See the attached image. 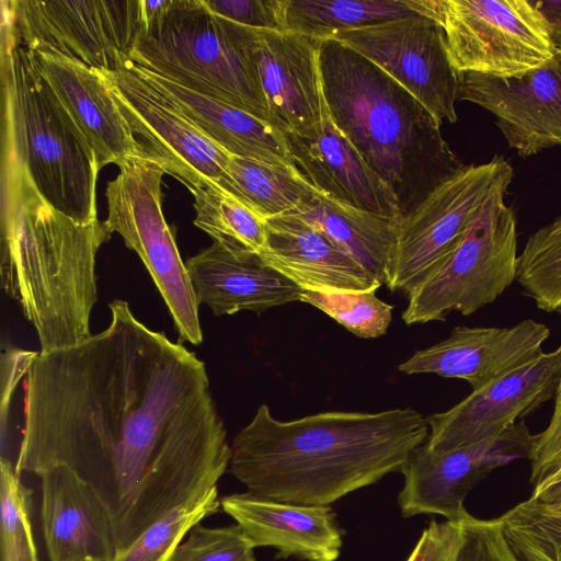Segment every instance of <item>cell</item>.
Segmentation results:
<instances>
[{
    "label": "cell",
    "instance_id": "603a6c76",
    "mask_svg": "<svg viewBox=\"0 0 561 561\" xmlns=\"http://www.w3.org/2000/svg\"><path fill=\"white\" fill-rule=\"evenodd\" d=\"M185 264L198 304L216 316L243 310L261 313L300 301L304 290L261 256L239 257L215 242Z\"/></svg>",
    "mask_w": 561,
    "mask_h": 561
},
{
    "label": "cell",
    "instance_id": "ba28073f",
    "mask_svg": "<svg viewBox=\"0 0 561 561\" xmlns=\"http://www.w3.org/2000/svg\"><path fill=\"white\" fill-rule=\"evenodd\" d=\"M118 168L106 187L105 221L144 262L171 313L179 343L198 345L203 342L199 304L174 231L162 213L161 184L167 171L148 154L130 158Z\"/></svg>",
    "mask_w": 561,
    "mask_h": 561
},
{
    "label": "cell",
    "instance_id": "8d00e7d4",
    "mask_svg": "<svg viewBox=\"0 0 561 561\" xmlns=\"http://www.w3.org/2000/svg\"><path fill=\"white\" fill-rule=\"evenodd\" d=\"M460 527L455 561H516L497 518L482 520L469 514Z\"/></svg>",
    "mask_w": 561,
    "mask_h": 561
},
{
    "label": "cell",
    "instance_id": "f546056e",
    "mask_svg": "<svg viewBox=\"0 0 561 561\" xmlns=\"http://www.w3.org/2000/svg\"><path fill=\"white\" fill-rule=\"evenodd\" d=\"M497 519L516 561H561V502L528 499Z\"/></svg>",
    "mask_w": 561,
    "mask_h": 561
},
{
    "label": "cell",
    "instance_id": "7a4b0ae2",
    "mask_svg": "<svg viewBox=\"0 0 561 561\" xmlns=\"http://www.w3.org/2000/svg\"><path fill=\"white\" fill-rule=\"evenodd\" d=\"M428 433L427 419L411 408L330 411L284 422L262 404L233 438L229 466L253 495L330 505L401 472Z\"/></svg>",
    "mask_w": 561,
    "mask_h": 561
},
{
    "label": "cell",
    "instance_id": "8992f818",
    "mask_svg": "<svg viewBox=\"0 0 561 561\" xmlns=\"http://www.w3.org/2000/svg\"><path fill=\"white\" fill-rule=\"evenodd\" d=\"M252 37V27L213 13L204 0H167L162 10L141 26L129 58L270 124Z\"/></svg>",
    "mask_w": 561,
    "mask_h": 561
},
{
    "label": "cell",
    "instance_id": "b9f144b4",
    "mask_svg": "<svg viewBox=\"0 0 561 561\" xmlns=\"http://www.w3.org/2000/svg\"><path fill=\"white\" fill-rule=\"evenodd\" d=\"M426 550V539L424 534L422 533L414 549L412 550L410 557L407 561H424Z\"/></svg>",
    "mask_w": 561,
    "mask_h": 561
},
{
    "label": "cell",
    "instance_id": "5bb4252c",
    "mask_svg": "<svg viewBox=\"0 0 561 561\" xmlns=\"http://www.w3.org/2000/svg\"><path fill=\"white\" fill-rule=\"evenodd\" d=\"M534 435L523 420L501 434L458 448L432 450L425 444L408 457L398 495L401 515H442L460 522L469 513L463 502L469 491L495 468L528 458Z\"/></svg>",
    "mask_w": 561,
    "mask_h": 561
},
{
    "label": "cell",
    "instance_id": "2e32d148",
    "mask_svg": "<svg viewBox=\"0 0 561 561\" xmlns=\"http://www.w3.org/2000/svg\"><path fill=\"white\" fill-rule=\"evenodd\" d=\"M457 101L493 114L507 145L522 158L561 146V64L554 57L512 77L460 73Z\"/></svg>",
    "mask_w": 561,
    "mask_h": 561
},
{
    "label": "cell",
    "instance_id": "9c48e42d",
    "mask_svg": "<svg viewBox=\"0 0 561 561\" xmlns=\"http://www.w3.org/2000/svg\"><path fill=\"white\" fill-rule=\"evenodd\" d=\"M436 21L459 73L522 75L553 59L547 23L531 0H413Z\"/></svg>",
    "mask_w": 561,
    "mask_h": 561
},
{
    "label": "cell",
    "instance_id": "e0dca14e",
    "mask_svg": "<svg viewBox=\"0 0 561 561\" xmlns=\"http://www.w3.org/2000/svg\"><path fill=\"white\" fill-rule=\"evenodd\" d=\"M320 44L298 32L253 28L252 55L270 124L284 135L312 137L321 127L325 99Z\"/></svg>",
    "mask_w": 561,
    "mask_h": 561
},
{
    "label": "cell",
    "instance_id": "30bf717a",
    "mask_svg": "<svg viewBox=\"0 0 561 561\" xmlns=\"http://www.w3.org/2000/svg\"><path fill=\"white\" fill-rule=\"evenodd\" d=\"M513 168L502 156L469 164L400 219L387 287L409 295L456 247L480 208L508 188Z\"/></svg>",
    "mask_w": 561,
    "mask_h": 561
},
{
    "label": "cell",
    "instance_id": "277c9868",
    "mask_svg": "<svg viewBox=\"0 0 561 561\" xmlns=\"http://www.w3.org/2000/svg\"><path fill=\"white\" fill-rule=\"evenodd\" d=\"M322 89L341 133L397 199L401 218L466 164L440 123L367 58L329 38L319 47Z\"/></svg>",
    "mask_w": 561,
    "mask_h": 561
},
{
    "label": "cell",
    "instance_id": "44dd1931",
    "mask_svg": "<svg viewBox=\"0 0 561 561\" xmlns=\"http://www.w3.org/2000/svg\"><path fill=\"white\" fill-rule=\"evenodd\" d=\"M34 54L43 73L92 145L100 169L110 163L119 167L130 158L147 156L102 71L55 53Z\"/></svg>",
    "mask_w": 561,
    "mask_h": 561
},
{
    "label": "cell",
    "instance_id": "6da1fadb",
    "mask_svg": "<svg viewBox=\"0 0 561 561\" xmlns=\"http://www.w3.org/2000/svg\"><path fill=\"white\" fill-rule=\"evenodd\" d=\"M84 342L39 353L24 380L18 474L64 465L105 506L116 550L217 488L231 446L205 364L127 301Z\"/></svg>",
    "mask_w": 561,
    "mask_h": 561
},
{
    "label": "cell",
    "instance_id": "f1b7e54d",
    "mask_svg": "<svg viewBox=\"0 0 561 561\" xmlns=\"http://www.w3.org/2000/svg\"><path fill=\"white\" fill-rule=\"evenodd\" d=\"M187 188L194 197L196 227L236 256L261 255L266 219L213 183Z\"/></svg>",
    "mask_w": 561,
    "mask_h": 561
},
{
    "label": "cell",
    "instance_id": "4dcf8cb0",
    "mask_svg": "<svg viewBox=\"0 0 561 561\" xmlns=\"http://www.w3.org/2000/svg\"><path fill=\"white\" fill-rule=\"evenodd\" d=\"M515 280L537 308L561 313V215L528 238Z\"/></svg>",
    "mask_w": 561,
    "mask_h": 561
},
{
    "label": "cell",
    "instance_id": "9a60e30c",
    "mask_svg": "<svg viewBox=\"0 0 561 561\" xmlns=\"http://www.w3.org/2000/svg\"><path fill=\"white\" fill-rule=\"evenodd\" d=\"M561 382V345L472 390L447 411L427 416L425 446L448 450L494 437L554 398Z\"/></svg>",
    "mask_w": 561,
    "mask_h": 561
},
{
    "label": "cell",
    "instance_id": "83f0119b",
    "mask_svg": "<svg viewBox=\"0 0 561 561\" xmlns=\"http://www.w3.org/2000/svg\"><path fill=\"white\" fill-rule=\"evenodd\" d=\"M413 0H287L286 30L329 39L345 30L417 16Z\"/></svg>",
    "mask_w": 561,
    "mask_h": 561
},
{
    "label": "cell",
    "instance_id": "52a82bcc",
    "mask_svg": "<svg viewBox=\"0 0 561 561\" xmlns=\"http://www.w3.org/2000/svg\"><path fill=\"white\" fill-rule=\"evenodd\" d=\"M496 191L437 268L408 295L407 324L472 314L512 285L517 271V220Z\"/></svg>",
    "mask_w": 561,
    "mask_h": 561
},
{
    "label": "cell",
    "instance_id": "8fae6325",
    "mask_svg": "<svg viewBox=\"0 0 561 561\" xmlns=\"http://www.w3.org/2000/svg\"><path fill=\"white\" fill-rule=\"evenodd\" d=\"M5 14L22 45L100 71L130 57L142 25L140 0H11Z\"/></svg>",
    "mask_w": 561,
    "mask_h": 561
},
{
    "label": "cell",
    "instance_id": "836d02e7",
    "mask_svg": "<svg viewBox=\"0 0 561 561\" xmlns=\"http://www.w3.org/2000/svg\"><path fill=\"white\" fill-rule=\"evenodd\" d=\"M30 508L31 490L22 483L11 461L1 456V561H37Z\"/></svg>",
    "mask_w": 561,
    "mask_h": 561
},
{
    "label": "cell",
    "instance_id": "484cf974",
    "mask_svg": "<svg viewBox=\"0 0 561 561\" xmlns=\"http://www.w3.org/2000/svg\"><path fill=\"white\" fill-rule=\"evenodd\" d=\"M297 216L348 254L381 285L390 278L400 219L317 193Z\"/></svg>",
    "mask_w": 561,
    "mask_h": 561
},
{
    "label": "cell",
    "instance_id": "5b68a950",
    "mask_svg": "<svg viewBox=\"0 0 561 561\" xmlns=\"http://www.w3.org/2000/svg\"><path fill=\"white\" fill-rule=\"evenodd\" d=\"M1 35L2 161L57 211L80 225L98 221L92 145L5 14Z\"/></svg>",
    "mask_w": 561,
    "mask_h": 561
},
{
    "label": "cell",
    "instance_id": "d4e9b609",
    "mask_svg": "<svg viewBox=\"0 0 561 561\" xmlns=\"http://www.w3.org/2000/svg\"><path fill=\"white\" fill-rule=\"evenodd\" d=\"M207 138L231 156L297 168L286 140L267 122L225 102L205 96L135 64Z\"/></svg>",
    "mask_w": 561,
    "mask_h": 561
},
{
    "label": "cell",
    "instance_id": "ab89813d",
    "mask_svg": "<svg viewBox=\"0 0 561 561\" xmlns=\"http://www.w3.org/2000/svg\"><path fill=\"white\" fill-rule=\"evenodd\" d=\"M422 533L426 539L424 561H455L461 536L460 522L431 520Z\"/></svg>",
    "mask_w": 561,
    "mask_h": 561
},
{
    "label": "cell",
    "instance_id": "4fadbf2b",
    "mask_svg": "<svg viewBox=\"0 0 561 561\" xmlns=\"http://www.w3.org/2000/svg\"><path fill=\"white\" fill-rule=\"evenodd\" d=\"M370 60L411 93L440 124L455 123L460 73L440 25L417 15L345 30L331 37Z\"/></svg>",
    "mask_w": 561,
    "mask_h": 561
},
{
    "label": "cell",
    "instance_id": "4316f807",
    "mask_svg": "<svg viewBox=\"0 0 561 561\" xmlns=\"http://www.w3.org/2000/svg\"><path fill=\"white\" fill-rule=\"evenodd\" d=\"M220 188L264 219L293 215L318 193L297 168L231 154Z\"/></svg>",
    "mask_w": 561,
    "mask_h": 561
},
{
    "label": "cell",
    "instance_id": "f35d334b",
    "mask_svg": "<svg viewBox=\"0 0 561 561\" xmlns=\"http://www.w3.org/2000/svg\"><path fill=\"white\" fill-rule=\"evenodd\" d=\"M39 353L16 347L7 348L0 360L1 373V444L4 443L10 401L20 380L27 375Z\"/></svg>",
    "mask_w": 561,
    "mask_h": 561
},
{
    "label": "cell",
    "instance_id": "e575fe53",
    "mask_svg": "<svg viewBox=\"0 0 561 561\" xmlns=\"http://www.w3.org/2000/svg\"><path fill=\"white\" fill-rule=\"evenodd\" d=\"M553 399L550 421L542 432L534 435L528 456L534 485L529 499L542 503L561 502V382Z\"/></svg>",
    "mask_w": 561,
    "mask_h": 561
},
{
    "label": "cell",
    "instance_id": "d590c367",
    "mask_svg": "<svg viewBox=\"0 0 561 561\" xmlns=\"http://www.w3.org/2000/svg\"><path fill=\"white\" fill-rule=\"evenodd\" d=\"M254 549L238 524L222 527L197 524L169 561H254Z\"/></svg>",
    "mask_w": 561,
    "mask_h": 561
},
{
    "label": "cell",
    "instance_id": "d6986e66",
    "mask_svg": "<svg viewBox=\"0 0 561 561\" xmlns=\"http://www.w3.org/2000/svg\"><path fill=\"white\" fill-rule=\"evenodd\" d=\"M39 478L49 561H113L117 550L112 523L95 491L64 465Z\"/></svg>",
    "mask_w": 561,
    "mask_h": 561
},
{
    "label": "cell",
    "instance_id": "60d3db41",
    "mask_svg": "<svg viewBox=\"0 0 561 561\" xmlns=\"http://www.w3.org/2000/svg\"><path fill=\"white\" fill-rule=\"evenodd\" d=\"M543 16L551 41L557 50L561 48V0H531Z\"/></svg>",
    "mask_w": 561,
    "mask_h": 561
},
{
    "label": "cell",
    "instance_id": "ffe728a7",
    "mask_svg": "<svg viewBox=\"0 0 561 561\" xmlns=\"http://www.w3.org/2000/svg\"><path fill=\"white\" fill-rule=\"evenodd\" d=\"M221 508L256 547H272L277 559L336 561L342 530L330 505H301L234 493L220 499Z\"/></svg>",
    "mask_w": 561,
    "mask_h": 561
},
{
    "label": "cell",
    "instance_id": "d6a6232c",
    "mask_svg": "<svg viewBox=\"0 0 561 561\" xmlns=\"http://www.w3.org/2000/svg\"><path fill=\"white\" fill-rule=\"evenodd\" d=\"M375 293L304 289L300 301L318 308L356 336L374 339L387 332L393 310Z\"/></svg>",
    "mask_w": 561,
    "mask_h": 561
},
{
    "label": "cell",
    "instance_id": "ac0fdd59",
    "mask_svg": "<svg viewBox=\"0 0 561 561\" xmlns=\"http://www.w3.org/2000/svg\"><path fill=\"white\" fill-rule=\"evenodd\" d=\"M549 335L548 327L533 319L504 328L459 325L446 340L416 351L398 369L463 379L477 390L539 356Z\"/></svg>",
    "mask_w": 561,
    "mask_h": 561
},
{
    "label": "cell",
    "instance_id": "3957f363",
    "mask_svg": "<svg viewBox=\"0 0 561 561\" xmlns=\"http://www.w3.org/2000/svg\"><path fill=\"white\" fill-rule=\"evenodd\" d=\"M1 167V286L35 328L39 353L78 345L92 335L96 253L113 232L105 220L73 221L21 171Z\"/></svg>",
    "mask_w": 561,
    "mask_h": 561
},
{
    "label": "cell",
    "instance_id": "cb8c5ba5",
    "mask_svg": "<svg viewBox=\"0 0 561 561\" xmlns=\"http://www.w3.org/2000/svg\"><path fill=\"white\" fill-rule=\"evenodd\" d=\"M261 259L310 290H377L381 284L323 233L294 215L266 219Z\"/></svg>",
    "mask_w": 561,
    "mask_h": 561
},
{
    "label": "cell",
    "instance_id": "1f68e13d",
    "mask_svg": "<svg viewBox=\"0 0 561 561\" xmlns=\"http://www.w3.org/2000/svg\"><path fill=\"white\" fill-rule=\"evenodd\" d=\"M221 507L218 488L169 512L149 526L113 561H169L188 531Z\"/></svg>",
    "mask_w": 561,
    "mask_h": 561
},
{
    "label": "cell",
    "instance_id": "7c38bea8",
    "mask_svg": "<svg viewBox=\"0 0 561 561\" xmlns=\"http://www.w3.org/2000/svg\"><path fill=\"white\" fill-rule=\"evenodd\" d=\"M102 72L149 157L186 187L222 186L230 154L194 126L130 58L121 56L113 71Z\"/></svg>",
    "mask_w": 561,
    "mask_h": 561
},
{
    "label": "cell",
    "instance_id": "7bdbcfd3",
    "mask_svg": "<svg viewBox=\"0 0 561 561\" xmlns=\"http://www.w3.org/2000/svg\"><path fill=\"white\" fill-rule=\"evenodd\" d=\"M554 58L561 64V48L557 50Z\"/></svg>",
    "mask_w": 561,
    "mask_h": 561
},
{
    "label": "cell",
    "instance_id": "7402d4cb",
    "mask_svg": "<svg viewBox=\"0 0 561 561\" xmlns=\"http://www.w3.org/2000/svg\"><path fill=\"white\" fill-rule=\"evenodd\" d=\"M285 137L297 169L319 193L363 210L401 219L392 192L336 127L327 102L317 135Z\"/></svg>",
    "mask_w": 561,
    "mask_h": 561
},
{
    "label": "cell",
    "instance_id": "74e56055",
    "mask_svg": "<svg viewBox=\"0 0 561 561\" xmlns=\"http://www.w3.org/2000/svg\"><path fill=\"white\" fill-rule=\"evenodd\" d=\"M287 0H204L208 9L238 24L270 31H286Z\"/></svg>",
    "mask_w": 561,
    "mask_h": 561
}]
</instances>
